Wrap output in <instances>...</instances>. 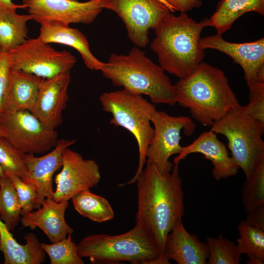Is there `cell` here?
Listing matches in <instances>:
<instances>
[{"label":"cell","instance_id":"6da1fadb","mask_svg":"<svg viewBox=\"0 0 264 264\" xmlns=\"http://www.w3.org/2000/svg\"><path fill=\"white\" fill-rule=\"evenodd\" d=\"M145 165L135 182L138 207L135 221L146 231L163 255L168 234L184 215L179 163L174 164L172 172L164 174L149 161Z\"/></svg>","mask_w":264,"mask_h":264},{"label":"cell","instance_id":"7a4b0ae2","mask_svg":"<svg viewBox=\"0 0 264 264\" xmlns=\"http://www.w3.org/2000/svg\"><path fill=\"white\" fill-rule=\"evenodd\" d=\"M209 26L207 18L197 22L186 13L167 14L154 28L155 37L151 44L159 66L180 78L192 73L204 58L199 41L202 30Z\"/></svg>","mask_w":264,"mask_h":264},{"label":"cell","instance_id":"3957f363","mask_svg":"<svg viewBox=\"0 0 264 264\" xmlns=\"http://www.w3.org/2000/svg\"><path fill=\"white\" fill-rule=\"evenodd\" d=\"M175 86L176 103L204 126L211 127L240 105L224 72L202 62Z\"/></svg>","mask_w":264,"mask_h":264},{"label":"cell","instance_id":"277c9868","mask_svg":"<svg viewBox=\"0 0 264 264\" xmlns=\"http://www.w3.org/2000/svg\"><path fill=\"white\" fill-rule=\"evenodd\" d=\"M112 84L140 95H146L155 104L176 103L175 85L164 69L137 46L126 55L111 53L100 70Z\"/></svg>","mask_w":264,"mask_h":264},{"label":"cell","instance_id":"5b68a950","mask_svg":"<svg viewBox=\"0 0 264 264\" xmlns=\"http://www.w3.org/2000/svg\"><path fill=\"white\" fill-rule=\"evenodd\" d=\"M77 253L91 262L110 264H168L149 235L139 224L119 235H88L77 244Z\"/></svg>","mask_w":264,"mask_h":264},{"label":"cell","instance_id":"8992f818","mask_svg":"<svg viewBox=\"0 0 264 264\" xmlns=\"http://www.w3.org/2000/svg\"><path fill=\"white\" fill-rule=\"evenodd\" d=\"M99 101L103 110L112 114L110 123L126 129L137 141L139 152L137 170L132 178L119 186L134 184L146 164L147 151L154 137L150 118L155 107L142 95L125 88L104 92L100 96Z\"/></svg>","mask_w":264,"mask_h":264},{"label":"cell","instance_id":"52a82bcc","mask_svg":"<svg viewBox=\"0 0 264 264\" xmlns=\"http://www.w3.org/2000/svg\"><path fill=\"white\" fill-rule=\"evenodd\" d=\"M210 130L226 138L231 157L248 178L264 160V124L249 116L240 105L215 122Z\"/></svg>","mask_w":264,"mask_h":264},{"label":"cell","instance_id":"ba28073f","mask_svg":"<svg viewBox=\"0 0 264 264\" xmlns=\"http://www.w3.org/2000/svg\"><path fill=\"white\" fill-rule=\"evenodd\" d=\"M11 69L49 79L70 71L76 59L70 52L58 51L39 37L26 39L7 52Z\"/></svg>","mask_w":264,"mask_h":264},{"label":"cell","instance_id":"9c48e42d","mask_svg":"<svg viewBox=\"0 0 264 264\" xmlns=\"http://www.w3.org/2000/svg\"><path fill=\"white\" fill-rule=\"evenodd\" d=\"M150 121L154 127V135L147 151L146 161L164 174L171 171L173 166L170 157L179 154L182 149L180 144L181 131L189 136L196 126L188 116H173L156 109L152 112Z\"/></svg>","mask_w":264,"mask_h":264},{"label":"cell","instance_id":"30bf717a","mask_svg":"<svg viewBox=\"0 0 264 264\" xmlns=\"http://www.w3.org/2000/svg\"><path fill=\"white\" fill-rule=\"evenodd\" d=\"M0 124L6 138L25 154L44 153L54 148L58 132L51 129L27 110L2 113Z\"/></svg>","mask_w":264,"mask_h":264},{"label":"cell","instance_id":"8fae6325","mask_svg":"<svg viewBox=\"0 0 264 264\" xmlns=\"http://www.w3.org/2000/svg\"><path fill=\"white\" fill-rule=\"evenodd\" d=\"M103 8L116 13L125 24L127 36L136 46H146L149 31L171 11L158 0H103Z\"/></svg>","mask_w":264,"mask_h":264},{"label":"cell","instance_id":"7c38bea8","mask_svg":"<svg viewBox=\"0 0 264 264\" xmlns=\"http://www.w3.org/2000/svg\"><path fill=\"white\" fill-rule=\"evenodd\" d=\"M33 20L43 24L69 26L93 22L103 9V0H23Z\"/></svg>","mask_w":264,"mask_h":264},{"label":"cell","instance_id":"4fadbf2b","mask_svg":"<svg viewBox=\"0 0 264 264\" xmlns=\"http://www.w3.org/2000/svg\"><path fill=\"white\" fill-rule=\"evenodd\" d=\"M61 168L55 176L56 186L52 194L56 202L68 201L75 194L97 185L101 180L97 162L83 158L79 153L68 148L63 152Z\"/></svg>","mask_w":264,"mask_h":264},{"label":"cell","instance_id":"5bb4252c","mask_svg":"<svg viewBox=\"0 0 264 264\" xmlns=\"http://www.w3.org/2000/svg\"><path fill=\"white\" fill-rule=\"evenodd\" d=\"M70 71L44 79L35 104L30 111L47 128L55 129L63 122L62 112L69 100Z\"/></svg>","mask_w":264,"mask_h":264},{"label":"cell","instance_id":"9a60e30c","mask_svg":"<svg viewBox=\"0 0 264 264\" xmlns=\"http://www.w3.org/2000/svg\"><path fill=\"white\" fill-rule=\"evenodd\" d=\"M75 142V139H58L54 149L45 155L36 157L33 154H25L27 173L23 180L36 187L37 199L34 209L40 208L46 198H53L54 174L62 168L64 150Z\"/></svg>","mask_w":264,"mask_h":264},{"label":"cell","instance_id":"2e32d148","mask_svg":"<svg viewBox=\"0 0 264 264\" xmlns=\"http://www.w3.org/2000/svg\"><path fill=\"white\" fill-rule=\"evenodd\" d=\"M199 45L203 49H216L231 57L242 68L247 84L256 81L258 71L264 67V38L252 42L234 43L217 33L201 38Z\"/></svg>","mask_w":264,"mask_h":264},{"label":"cell","instance_id":"e0dca14e","mask_svg":"<svg viewBox=\"0 0 264 264\" xmlns=\"http://www.w3.org/2000/svg\"><path fill=\"white\" fill-rule=\"evenodd\" d=\"M199 153L211 161L212 174L219 180L236 175L239 168L233 161L225 145L219 140L213 131L201 133L193 142L182 147L181 152L174 159V164L179 163L191 154Z\"/></svg>","mask_w":264,"mask_h":264},{"label":"cell","instance_id":"ac0fdd59","mask_svg":"<svg viewBox=\"0 0 264 264\" xmlns=\"http://www.w3.org/2000/svg\"><path fill=\"white\" fill-rule=\"evenodd\" d=\"M68 205V201L58 202L52 198H46L38 210L22 216L21 222L24 227L32 230L39 228L51 243L57 242L74 232L65 220Z\"/></svg>","mask_w":264,"mask_h":264},{"label":"cell","instance_id":"d6986e66","mask_svg":"<svg viewBox=\"0 0 264 264\" xmlns=\"http://www.w3.org/2000/svg\"><path fill=\"white\" fill-rule=\"evenodd\" d=\"M163 255L169 264L172 260L177 264H205L209 256V248L206 242L190 234L181 220L168 234Z\"/></svg>","mask_w":264,"mask_h":264},{"label":"cell","instance_id":"ffe728a7","mask_svg":"<svg viewBox=\"0 0 264 264\" xmlns=\"http://www.w3.org/2000/svg\"><path fill=\"white\" fill-rule=\"evenodd\" d=\"M43 79L31 73L11 69L2 113L30 111Z\"/></svg>","mask_w":264,"mask_h":264},{"label":"cell","instance_id":"44dd1931","mask_svg":"<svg viewBox=\"0 0 264 264\" xmlns=\"http://www.w3.org/2000/svg\"><path fill=\"white\" fill-rule=\"evenodd\" d=\"M24 240L25 244L18 243L0 219V251L4 264H40L45 261L46 253L36 235L29 232Z\"/></svg>","mask_w":264,"mask_h":264},{"label":"cell","instance_id":"7402d4cb","mask_svg":"<svg viewBox=\"0 0 264 264\" xmlns=\"http://www.w3.org/2000/svg\"><path fill=\"white\" fill-rule=\"evenodd\" d=\"M39 38L46 43H57L74 48L85 65L91 70H100L103 63L91 52L86 36L78 29L56 24H41Z\"/></svg>","mask_w":264,"mask_h":264},{"label":"cell","instance_id":"603a6c76","mask_svg":"<svg viewBox=\"0 0 264 264\" xmlns=\"http://www.w3.org/2000/svg\"><path fill=\"white\" fill-rule=\"evenodd\" d=\"M254 12L264 15V0H220L216 11L209 18L211 26L222 35L244 14Z\"/></svg>","mask_w":264,"mask_h":264},{"label":"cell","instance_id":"cb8c5ba5","mask_svg":"<svg viewBox=\"0 0 264 264\" xmlns=\"http://www.w3.org/2000/svg\"><path fill=\"white\" fill-rule=\"evenodd\" d=\"M30 14L20 15L14 9L0 7V48L7 53L26 40L27 22L32 20Z\"/></svg>","mask_w":264,"mask_h":264},{"label":"cell","instance_id":"d4e9b609","mask_svg":"<svg viewBox=\"0 0 264 264\" xmlns=\"http://www.w3.org/2000/svg\"><path fill=\"white\" fill-rule=\"evenodd\" d=\"M71 199L77 212L92 221L102 223L114 217L113 210L107 199L89 189L75 194Z\"/></svg>","mask_w":264,"mask_h":264},{"label":"cell","instance_id":"484cf974","mask_svg":"<svg viewBox=\"0 0 264 264\" xmlns=\"http://www.w3.org/2000/svg\"><path fill=\"white\" fill-rule=\"evenodd\" d=\"M240 237L237 240L236 246L239 252L245 254L248 264L264 263V230L252 227L244 220L238 226Z\"/></svg>","mask_w":264,"mask_h":264},{"label":"cell","instance_id":"4316f807","mask_svg":"<svg viewBox=\"0 0 264 264\" xmlns=\"http://www.w3.org/2000/svg\"><path fill=\"white\" fill-rule=\"evenodd\" d=\"M21 210L16 189L6 176L0 183V219L10 232L14 231L21 221Z\"/></svg>","mask_w":264,"mask_h":264},{"label":"cell","instance_id":"83f0119b","mask_svg":"<svg viewBox=\"0 0 264 264\" xmlns=\"http://www.w3.org/2000/svg\"><path fill=\"white\" fill-rule=\"evenodd\" d=\"M241 201L246 212L264 204V160L258 164L250 176L244 181Z\"/></svg>","mask_w":264,"mask_h":264},{"label":"cell","instance_id":"f1b7e54d","mask_svg":"<svg viewBox=\"0 0 264 264\" xmlns=\"http://www.w3.org/2000/svg\"><path fill=\"white\" fill-rule=\"evenodd\" d=\"M0 165L7 176H26L25 154L4 137H0Z\"/></svg>","mask_w":264,"mask_h":264},{"label":"cell","instance_id":"f546056e","mask_svg":"<svg viewBox=\"0 0 264 264\" xmlns=\"http://www.w3.org/2000/svg\"><path fill=\"white\" fill-rule=\"evenodd\" d=\"M209 248L208 264H239L241 254L236 245L222 235L217 238L207 237L206 242Z\"/></svg>","mask_w":264,"mask_h":264},{"label":"cell","instance_id":"4dcf8cb0","mask_svg":"<svg viewBox=\"0 0 264 264\" xmlns=\"http://www.w3.org/2000/svg\"><path fill=\"white\" fill-rule=\"evenodd\" d=\"M41 245L50 258L51 264H84V261L77 253V244L73 241L71 234L56 243Z\"/></svg>","mask_w":264,"mask_h":264},{"label":"cell","instance_id":"1f68e13d","mask_svg":"<svg viewBox=\"0 0 264 264\" xmlns=\"http://www.w3.org/2000/svg\"><path fill=\"white\" fill-rule=\"evenodd\" d=\"M249 102L244 106L247 113L264 124V82L255 81L247 84Z\"/></svg>","mask_w":264,"mask_h":264},{"label":"cell","instance_id":"d6a6232c","mask_svg":"<svg viewBox=\"0 0 264 264\" xmlns=\"http://www.w3.org/2000/svg\"><path fill=\"white\" fill-rule=\"evenodd\" d=\"M8 176L11 179L18 195L21 206L22 216L32 212L34 209L37 199L35 186L24 181L20 177L15 176Z\"/></svg>","mask_w":264,"mask_h":264},{"label":"cell","instance_id":"836d02e7","mask_svg":"<svg viewBox=\"0 0 264 264\" xmlns=\"http://www.w3.org/2000/svg\"><path fill=\"white\" fill-rule=\"evenodd\" d=\"M10 66L6 53H0V115L8 86Z\"/></svg>","mask_w":264,"mask_h":264},{"label":"cell","instance_id":"e575fe53","mask_svg":"<svg viewBox=\"0 0 264 264\" xmlns=\"http://www.w3.org/2000/svg\"><path fill=\"white\" fill-rule=\"evenodd\" d=\"M246 213L244 221L247 224L264 230V204L257 206Z\"/></svg>","mask_w":264,"mask_h":264},{"label":"cell","instance_id":"d590c367","mask_svg":"<svg viewBox=\"0 0 264 264\" xmlns=\"http://www.w3.org/2000/svg\"><path fill=\"white\" fill-rule=\"evenodd\" d=\"M174 10L180 13H186L195 8L201 6V0H165Z\"/></svg>","mask_w":264,"mask_h":264},{"label":"cell","instance_id":"8d00e7d4","mask_svg":"<svg viewBox=\"0 0 264 264\" xmlns=\"http://www.w3.org/2000/svg\"><path fill=\"white\" fill-rule=\"evenodd\" d=\"M0 7L14 9L16 10L18 8L24 9V6L23 4H16L13 3L11 0H0Z\"/></svg>","mask_w":264,"mask_h":264},{"label":"cell","instance_id":"74e56055","mask_svg":"<svg viewBox=\"0 0 264 264\" xmlns=\"http://www.w3.org/2000/svg\"><path fill=\"white\" fill-rule=\"evenodd\" d=\"M158 0L165 5L167 8H168L171 13H174L175 11V10L165 0Z\"/></svg>","mask_w":264,"mask_h":264},{"label":"cell","instance_id":"f35d334b","mask_svg":"<svg viewBox=\"0 0 264 264\" xmlns=\"http://www.w3.org/2000/svg\"><path fill=\"white\" fill-rule=\"evenodd\" d=\"M6 176L3 169L0 165V183L1 181Z\"/></svg>","mask_w":264,"mask_h":264},{"label":"cell","instance_id":"ab89813d","mask_svg":"<svg viewBox=\"0 0 264 264\" xmlns=\"http://www.w3.org/2000/svg\"><path fill=\"white\" fill-rule=\"evenodd\" d=\"M6 137V133L0 124V137Z\"/></svg>","mask_w":264,"mask_h":264},{"label":"cell","instance_id":"60d3db41","mask_svg":"<svg viewBox=\"0 0 264 264\" xmlns=\"http://www.w3.org/2000/svg\"><path fill=\"white\" fill-rule=\"evenodd\" d=\"M1 53V51H0V53Z\"/></svg>","mask_w":264,"mask_h":264}]
</instances>
